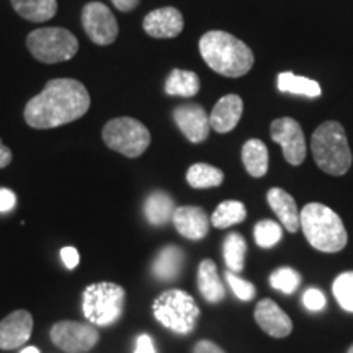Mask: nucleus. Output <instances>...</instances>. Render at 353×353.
Segmentation results:
<instances>
[{
  "mask_svg": "<svg viewBox=\"0 0 353 353\" xmlns=\"http://www.w3.org/2000/svg\"><path fill=\"white\" fill-rule=\"evenodd\" d=\"M17 203V196L12 190L0 188V213H7V211L13 210Z\"/></svg>",
  "mask_w": 353,
  "mask_h": 353,
  "instance_id": "35",
  "label": "nucleus"
},
{
  "mask_svg": "<svg viewBox=\"0 0 353 353\" xmlns=\"http://www.w3.org/2000/svg\"><path fill=\"white\" fill-rule=\"evenodd\" d=\"M301 229L309 244L316 250L335 254L345 249L347 229L341 216L322 203H307L299 213Z\"/></svg>",
  "mask_w": 353,
  "mask_h": 353,
  "instance_id": "3",
  "label": "nucleus"
},
{
  "mask_svg": "<svg viewBox=\"0 0 353 353\" xmlns=\"http://www.w3.org/2000/svg\"><path fill=\"white\" fill-rule=\"evenodd\" d=\"M174 121L190 143L200 144L210 136V114L198 103L179 105L174 110Z\"/></svg>",
  "mask_w": 353,
  "mask_h": 353,
  "instance_id": "12",
  "label": "nucleus"
},
{
  "mask_svg": "<svg viewBox=\"0 0 353 353\" xmlns=\"http://www.w3.org/2000/svg\"><path fill=\"white\" fill-rule=\"evenodd\" d=\"M187 182L190 187L198 190L214 188L224 182V174L210 164H193L187 172Z\"/></svg>",
  "mask_w": 353,
  "mask_h": 353,
  "instance_id": "28",
  "label": "nucleus"
},
{
  "mask_svg": "<svg viewBox=\"0 0 353 353\" xmlns=\"http://www.w3.org/2000/svg\"><path fill=\"white\" fill-rule=\"evenodd\" d=\"M183 15L175 7H164L149 12L143 20L144 32L151 38L169 39L183 32Z\"/></svg>",
  "mask_w": 353,
  "mask_h": 353,
  "instance_id": "14",
  "label": "nucleus"
},
{
  "mask_svg": "<svg viewBox=\"0 0 353 353\" xmlns=\"http://www.w3.org/2000/svg\"><path fill=\"white\" fill-rule=\"evenodd\" d=\"M10 2L21 19L34 23L51 20L57 12V0H10Z\"/></svg>",
  "mask_w": 353,
  "mask_h": 353,
  "instance_id": "23",
  "label": "nucleus"
},
{
  "mask_svg": "<svg viewBox=\"0 0 353 353\" xmlns=\"http://www.w3.org/2000/svg\"><path fill=\"white\" fill-rule=\"evenodd\" d=\"M82 26L87 37L99 46H108L118 37V21L113 12L101 2H90L82 8Z\"/></svg>",
  "mask_w": 353,
  "mask_h": 353,
  "instance_id": "10",
  "label": "nucleus"
},
{
  "mask_svg": "<svg viewBox=\"0 0 353 353\" xmlns=\"http://www.w3.org/2000/svg\"><path fill=\"white\" fill-rule=\"evenodd\" d=\"M193 353H226L219 345L211 341H200L193 348Z\"/></svg>",
  "mask_w": 353,
  "mask_h": 353,
  "instance_id": "37",
  "label": "nucleus"
},
{
  "mask_svg": "<svg viewBox=\"0 0 353 353\" xmlns=\"http://www.w3.org/2000/svg\"><path fill=\"white\" fill-rule=\"evenodd\" d=\"M325 296L324 293H322L321 290L317 288H309L304 291L303 294V304L304 307L307 309V311H312V312H319L322 309L325 307Z\"/></svg>",
  "mask_w": 353,
  "mask_h": 353,
  "instance_id": "33",
  "label": "nucleus"
},
{
  "mask_svg": "<svg viewBox=\"0 0 353 353\" xmlns=\"http://www.w3.org/2000/svg\"><path fill=\"white\" fill-rule=\"evenodd\" d=\"M247 218V210L244 203L236 200H228L218 205L214 213L211 214V224L216 229H228L234 224H241Z\"/></svg>",
  "mask_w": 353,
  "mask_h": 353,
  "instance_id": "27",
  "label": "nucleus"
},
{
  "mask_svg": "<svg viewBox=\"0 0 353 353\" xmlns=\"http://www.w3.org/2000/svg\"><path fill=\"white\" fill-rule=\"evenodd\" d=\"M112 2L120 12H131L139 6L141 0H112Z\"/></svg>",
  "mask_w": 353,
  "mask_h": 353,
  "instance_id": "38",
  "label": "nucleus"
},
{
  "mask_svg": "<svg viewBox=\"0 0 353 353\" xmlns=\"http://www.w3.org/2000/svg\"><path fill=\"white\" fill-rule=\"evenodd\" d=\"M185 254L180 247L167 245L157 254L152 265V273L161 281H174L183 267Z\"/></svg>",
  "mask_w": 353,
  "mask_h": 353,
  "instance_id": "20",
  "label": "nucleus"
},
{
  "mask_svg": "<svg viewBox=\"0 0 353 353\" xmlns=\"http://www.w3.org/2000/svg\"><path fill=\"white\" fill-rule=\"evenodd\" d=\"M311 151L316 164L325 174L345 175L352 165V151L345 130L341 123L325 121L317 128L311 139Z\"/></svg>",
  "mask_w": 353,
  "mask_h": 353,
  "instance_id": "4",
  "label": "nucleus"
},
{
  "mask_svg": "<svg viewBox=\"0 0 353 353\" xmlns=\"http://www.w3.org/2000/svg\"><path fill=\"white\" fill-rule=\"evenodd\" d=\"M242 162L247 174L262 179L268 170V149L260 139H249L242 148Z\"/></svg>",
  "mask_w": 353,
  "mask_h": 353,
  "instance_id": "22",
  "label": "nucleus"
},
{
  "mask_svg": "<svg viewBox=\"0 0 353 353\" xmlns=\"http://www.w3.org/2000/svg\"><path fill=\"white\" fill-rule=\"evenodd\" d=\"M152 312L165 329L182 335L192 332L200 319V307L195 299L182 290L164 291L154 299Z\"/></svg>",
  "mask_w": 353,
  "mask_h": 353,
  "instance_id": "5",
  "label": "nucleus"
},
{
  "mask_svg": "<svg viewBox=\"0 0 353 353\" xmlns=\"http://www.w3.org/2000/svg\"><path fill=\"white\" fill-rule=\"evenodd\" d=\"M33 332V316L25 309H19L0 322V348L15 350L30 341Z\"/></svg>",
  "mask_w": 353,
  "mask_h": 353,
  "instance_id": "13",
  "label": "nucleus"
},
{
  "mask_svg": "<svg viewBox=\"0 0 353 353\" xmlns=\"http://www.w3.org/2000/svg\"><path fill=\"white\" fill-rule=\"evenodd\" d=\"M245 254H247V242L244 236L239 232L228 234L226 239L223 242V257L226 262L229 272L241 273L244 270L245 265Z\"/></svg>",
  "mask_w": 353,
  "mask_h": 353,
  "instance_id": "26",
  "label": "nucleus"
},
{
  "mask_svg": "<svg viewBox=\"0 0 353 353\" xmlns=\"http://www.w3.org/2000/svg\"><path fill=\"white\" fill-rule=\"evenodd\" d=\"M347 353H353V345L350 347V348H348V352Z\"/></svg>",
  "mask_w": 353,
  "mask_h": 353,
  "instance_id": "41",
  "label": "nucleus"
},
{
  "mask_svg": "<svg viewBox=\"0 0 353 353\" xmlns=\"http://www.w3.org/2000/svg\"><path fill=\"white\" fill-rule=\"evenodd\" d=\"M172 223L176 231L190 241H200L210 231V218L200 206H180L175 208Z\"/></svg>",
  "mask_w": 353,
  "mask_h": 353,
  "instance_id": "16",
  "label": "nucleus"
},
{
  "mask_svg": "<svg viewBox=\"0 0 353 353\" xmlns=\"http://www.w3.org/2000/svg\"><path fill=\"white\" fill-rule=\"evenodd\" d=\"M200 54L208 68L224 77H242L254 65L252 50L239 38L221 30L203 34Z\"/></svg>",
  "mask_w": 353,
  "mask_h": 353,
  "instance_id": "2",
  "label": "nucleus"
},
{
  "mask_svg": "<svg viewBox=\"0 0 353 353\" xmlns=\"http://www.w3.org/2000/svg\"><path fill=\"white\" fill-rule=\"evenodd\" d=\"M242 112H244V101L239 95L229 94L218 100L214 105L213 112L210 114L211 130H214L219 134L232 131L239 125Z\"/></svg>",
  "mask_w": 353,
  "mask_h": 353,
  "instance_id": "17",
  "label": "nucleus"
},
{
  "mask_svg": "<svg viewBox=\"0 0 353 353\" xmlns=\"http://www.w3.org/2000/svg\"><path fill=\"white\" fill-rule=\"evenodd\" d=\"M276 85L278 90L285 92V94L303 95L307 97V99H317V97H321L322 94L321 85L316 81H311V79L307 77L294 76L293 72L278 74Z\"/></svg>",
  "mask_w": 353,
  "mask_h": 353,
  "instance_id": "25",
  "label": "nucleus"
},
{
  "mask_svg": "<svg viewBox=\"0 0 353 353\" xmlns=\"http://www.w3.org/2000/svg\"><path fill=\"white\" fill-rule=\"evenodd\" d=\"M12 157V151L7 145H3L2 139H0V169H6L7 165H10Z\"/></svg>",
  "mask_w": 353,
  "mask_h": 353,
  "instance_id": "39",
  "label": "nucleus"
},
{
  "mask_svg": "<svg viewBox=\"0 0 353 353\" xmlns=\"http://www.w3.org/2000/svg\"><path fill=\"white\" fill-rule=\"evenodd\" d=\"M270 285L280 293L293 294L301 285V275L291 267L276 268L270 275Z\"/></svg>",
  "mask_w": 353,
  "mask_h": 353,
  "instance_id": "30",
  "label": "nucleus"
},
{
  "mask_svg": "<svg viewBox=\"0 0 353 353\" xmlns=\"http://www.w3.org/2000/svg\"><path fill=\"white\" fill-rule=\"evenodd\" d=\"M270 136L283 149L285 161L291 165H301L306 159V139L301 125L293 118H278L272 123Z\"/></svg>",
  "mask_w": 353,
  "mask_h": 353,
  "instance_id": "11",
  "label": "nucleus"
},
{
  "mask_svg": "<svg viewBox=\"0 0 353 353\" xmlns=\"http://www.w3.org/2000/svg\"><path fill=\"white\" fill-rule=\"evenodd\" d=\"M175 211V203L165 192H152L144 201V216L152 226H164L172 221Z\"/></svg>",
  "mask_w": 353,
  "mask_h": 353,
  "instance_id": "21",
  "label": "nucleus"
},
{
  "mask_svg": "<svg viewBox=\"0 0 353 353\" xmlns=\"http://www.w3.org/2000/svg\"><path fill=\"white\" fill-rule=\"evenodd\" d=\"M26 48L34 59L44 64H57L72 59L79 51V41L69 30L38 28L26 37Z\"/></svg>",
  "mask_w": 353,
  "mask_h": 353,
  "instance_id": "7",
  "label": "nucleus"
},
{
  "mask_svg": "<svg viewBox=\"0 0 353 353\" xmlns=\"http://www.w3.org/2000/svg\"><path fill=\"white\" fill-rule=\"evenodd\" d=\"M99 330L92 324L76 321H61L51 327V341L65 353H85L99 342Z\"/></svg>",
  "mask_w": 353,
  "mask_h": 353,
  "instance_id": "9",
  "label": "nucleus"
},
{
  "mask_svg": "<svg viewBox=\"0 0 353 353\" xmlns=\"http://www.w3.org/2000/svg\"><path fill=\"white\" fill-rule=\"evenodd\" d=\"M200 92V77L192 70L174 69L165 81V94L192 99Z\"/></svg>",
  "mask_w": 353,
  "mask_h": 353,
  "instance_id": "24",
  "label": "nucleus"
},
{
  "mask_svg": "<svg viewBox=\"0 0 353 353\" xmlns=\"http://www.w3.org/2000/svg\"><path fill=\"white\" fill-rule=\"evenodd\" d=\"M224 275H226V281H228L229 288L232 290V293L236 294L241 301H252V299L255 298V293H257L254 283H250V281H247V280H242L241 276H237V273H232L229 270L224 273Z\"/></svg>",
  "mask_w": 353,
  "mask_h": 353,
  "instance_id": "32",
  "label": "nucleus"
},
{
  "mask_svg": "<svg viewBox=\"0 0 353 353\" xmlns=\"http://www.w3.org/2000/svg\"><path fill=\"white\" fill-rule=\"evenodd\" d=\"M255 322L259 327L268 334L270 337L275 339H285L288 337L293 330V321L290 316L281 309L278 304L270 298H265L259 301L257 307H255Z\"/></svg>",
  "mask_w": 353,
  "mask_h": 353,
  "instance_id": "15",
  "label": "nucleus"
},
{
  "mask_svg": "<svg viewBox=\"0 0 353 353\" xmlns=\"http://www.w3.org/2000/svg\"><path fill=\"white\" fill-rule=\"evenodd\" d=\"M90 108V95L76 79H52L41 94L25 105V121L34 130H51L82 118Z\"/></svg>",
  "mask_w": 353,
  "mask_h": 353,
  "instance_id": "1",
  "label": "nucleus"
},
{
  "mask_svg": "<svg viewBox=\"0 0 353 353\" xmlns=\"http://www.w3.org/2000/svg\"><path fill=\"white\" fill-rule=\"evenodd\" d=\"M267 201L273 213L280 219L281 226L288 232H296L301 226L299 210L294 198L283 188H270L267 192Z\"/></svg>",
  "mask_w": 353,
  "mask_h": 353,
  "instance_id": "18",
  "label": "nucleus"
},
{
  "mask_svg": "<svg viewBox=\"0 0 353 353\" xmlns=\"http://www.w3.org/2000/svg\"><path fill=\"white\" fill-rule=\"evenodd\" d=\"M20 353H41V352H39L37 347H26V348H23V350H21Z\"/></svg>",
  "mask_w": 353,
  "mask_h": 353,
  "instance_id": "40",
  "label": "nucleus"
},
{
  "mask_svg": "<svg viewBox=\"0 0 353 353\" xmlns=\"http://www.w3.org/2000/svg\"><path fill=\"white\" fill-rule=\"evenodd\" d=\"M198 290L208 303L216 304L226 298V290H224L223 281L218 275V267L213 260H201L200 267H198Z\"/></svg>",
  "mask_w": 353,
  "mask_h": 353,
  "instance_id": "19",
  "label": "nucleus"
},
{
  "mask_svg": "<svg viewBox=\"0 0 353 353\" xmlns=\"http://www.w3.org/2000/svg\"><path fill=\"white\" fill-rule=\"evenodd\" d=\"M332 293L343 311L353 312V272H343L335 278Z\"/></svg>",
  "mask_w": 353,
  "mask_h": 353,
  "instance_id": "31",
  "label": "nucleus"
},
{
  "mask_svg": "<svg viewBox=\"0 0 353 353\" xmlns=\"http://www.w3.org/2000/svg\"><path fill=\"white\" fill-rule=\"evenodd\" d=\"M126 293L117 283L88 285L82 294V311L92 325H112L120 319L125 309Z\"/></svg>",
  "mask_w": 353,
  "mask_h": 353,
  "instance_id": "6",
  "label": "nucleus"
},
{
  "mask_svg": "<svg viewBox=\"0 0 353 353\" xmlns=\"http://www.w3.org/2000/svg\"><path fill=\"white\" fill-rule=\"evenodd\" d=\"M283 237V229L278 223L272 219H262L255 224L254 228V239L255 244L262 249H272Z\"/></svg>",
  "mask_w": 353,
  "mask_h": 353,
  "instance_id": "29",
  "label": "nucleus"
},
{
  "mask_svg": "<svg viewBox=\"0 0 353 353\" xmlns=\"http://www.w3.org/2000/svg\"><path fill=\"white\" fill-rule=\"evenodd\" d=\"M134 353H157L156 347H154V342L151 335L141 334L138 339H136V348Z\"/></svg>",
  "mask_w": 353,
  "mask_h": 353,
  "instance_id": "36",
  "label": "nucleus"
},
{
  "mask_svg": "<svg viewBox=\"0 0 353 353\" xmlns=\"http://www.w3.org/2000/svg\"><path fill=\"white\" fill-rule=\"evenodd\" d=\"M61 259H63L65 268L74 270V268L79 265L81 255H79L76 247H64V249H61Z\"/></svg>",
  "mask_w": 353,
  "mask_h": 353,
  "instance_id": "34",
  "label": "nucleus"
},
{
  "mask_svg": "<svg viewBox=\"0 0 353 353\" xmlns=\"http://www.w3.org/2000/svg\"><path fill=\"white\" fill-rule=\"evenodd\" d=\"M101 138L112 151L130 159L143 156L151 144V132L148 128L131 117L110 120L101 130Z\"/></svg>",
  "mask_w": 353,
  "mask_h": 353,
  "instance_id": "8",
  "label": "nucleus"
}]
</instances>
